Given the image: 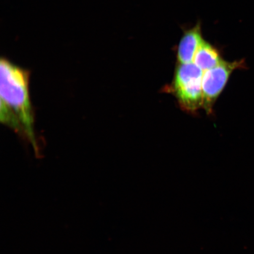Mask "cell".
Masks as SVG:
<instances>
[{
    "label": "cell",
    "instance_id": "obj_1",
    "mask_svg": "<svg viewBox=\"0 0 254 254\" xmlns=\"http://www.w3.org/2000/svg\"><path fill=\"white\" fill-rule=\"evenodd\" d=\"M0 62V120L29 142L39 157L40 148L30 96V72L7 59L2 58Z\"/></svg>",
    "mask_w": 254,
    "mask_h": 254
},
{
    "label": "cell",
    "instance_id": "obj_2",
    "mask_svg": "<svg viewBox=\"0 0 254 254\" xmlns=\"http://www.w3.org/2000/svg\"><path fill=\"white\" fill-rule=\"evenodd\" d=\"M203 75L204 71L194 63H179L177 66L173 81L167 90L187 112L195 113L202 108Z\"/></svg>",
    "mask_w": 254,
    "mask_h": 254
},
{
    "label": "cell",
    "instance_id": "obj_3",
    "mask_svg": "<svg viewBox=\"0 0 254 254\" xmlns=\"http://www.w3.org/2000/svg\"><path fill=\"white\" fill-rule=\"evenodd\" d=\"M246 69L245 59L233 62L222 60L215 67L204 72L202 81V108L206 113H212L215 101L226 86L232 73L237 69Z\"/></svg>",
    "mask_w": 254,
    "mask_h": 254
},
{
    "label": "cell",
    "instance_id": "obj_4",
    "mask_svg": "<svg viewBox=\"0 0 254 254\" xmlns=\"http://www.w3.org/2000/svg\"><path fill=\"white\" fill-rule=\"evenodd\" d=\"M204 40L200 21L193 27L184 30L177 48L178 62L182 64L193 63L195 54Z\"/></svg>",
    "mask_w": 254,
    "mask_h": 254
},
{
    "label": "cell",
    "instance_id": "obj_5",
    "mask_svg": "<svg viewBox=\"0 0 254 254\" xmlns=\"http://www.w3.org/2000/svg\"><path fill=\"white\" fill-rule=\"evenodd\" d=\"M222 60L217 48L204 40L195 54L193 63L205 72L215 67Z\"/></svg>",
    "mask_w": 254,
    "mask_h": 254
}]
</instances>
